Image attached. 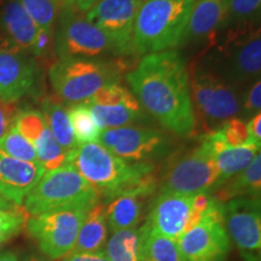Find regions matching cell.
I'll use <instances>...</instances> for the list:
<instances>
[{"label":"cell","instance_id":"6","mask_svg":"<svg viewBox=\"0 0 261 261\" xmlns=\"http://www.w3.org/2000/svg\"><path fill=\"white\" fill-rule=\"evenodd\" d=\"M190 94L196 125L200 121L204 133L217 129L242 112V99L232 83L203 64L189 69Z\"/></svg>","mask_w":261,"mask_h":261},{"label":"cell","instance_id":"18","mask_svg":"<svg viewBox=\"0 0 261 261\" xmlns=\"http://www.w3.org/2000/svg\"><path fill=\"white\" fill-rule=\"evenodd\" d=\"M227 22V0H195L181 45L208 41Z\"/></svg>","mask_w":261,"mask_h":261},{"label":"cell","instance_id":"36","mask_svg":"<svg viewBox=\"0 0 261 261\" xmlns=\"http://www.w3.org/2000/svg\"><path fill=\"white\" fill-rule=\"evenodd\" d=\"M54 29L39 28L37 37L31 47V54L35 57H44L54 48L55 37Z\"/></svg>","mask_w":261,"mask_h":261},{"label":"cell","instance_id":"19","mask_svg":"<svg viewBox=\"0 0 261 261\" xmlns=\"http://www.w3.org/2000/svg\"><path fill=\"white\" fill-rule=\"evenodd\" d=\"M150 194L142 190L127 191L104 202L107 225L112 232L138 227L143 202Z\"/></svg>","mask_w":261,"mask_h":261},{"label":"cell","instance_id":"22","mask_svg":"<svg viewBox=\"0 0 261 261\" xmlns=\"http://www.w3.org/2000/svg\"><path fill=\"white\" fill-rule=\"evenodd\" d=\"M261 194V154L259 152L248 167L225 181L212 196L215 201L224 203L238 197L260 198Z\"/></svg>","mask_w":261,"mask_h":261},{"label":"cell","instance_id":"40","mask_svg":"<svg viewBox=\"0 0 261 261\" xmlns=\"http://www.w3.org/2000/svg\"><path fill=\"white\" fill-rule=\"evenodd\" d=\"M248 132L253 143L261 144V113H257L252 116L248 122Z\"/></svg>","mask_w":261,"mask_h":261},{"label":"cell","instance_id":"34","mask_svg":"<svg viewBox=\"0 0 261 261\" xmlns=\"http://www.w3.org/2000/svg\"><path fill=\"white\" fill-rule=\"evenodd\" d=\"M218 129L220 130L228 148L256 144L250 139L249 132H248V122L240 117H232V119L227 120L220 127H218Z\"/></svg>","mask_w":261,"mask_h":261},{"label":"cell","instance_id":"21","mask_svg":"<svg viewBox=\"0 0 261 261\" xmlns=\"http://www.w3.org/2000/svg\"><path fill=\"white\" fill-rule=\"evenodd\" d=\"M90 108L99 128L109 129L130 126L145 117V112L135 94L123 100L106 104H85Z\"/></svg>","mask_w":261,"mask_h":261},{"label":"cell","instance_id":"30","mask_svg":"<svg viewBox=\"0 0 261 261\" xmlns=\"http://www.w3.org/2000/svg\"><path fill=\"white\" fill-rule=\"evenodd\" d=\"M0 151L21 161L39 163L34 146L18 132L15 125L10 127L4 137L0 139Z\"/></svg>","mask_w":261,"mask_h":261},{"label":"cell","instance_id":"26","mask_svg":"<svg viewBox=\"0 0 261 261\" xmlns=\"http://www.w3.org/2000/svg\"><path fill=\"white\" fill-rule=\"evenodd\" d=\"M260 152V144H247L236 148H225L213 155L223 184L243 172Z\"/></svg>","mask_w":261,"mask_h":261},{"label":"cell","instance_id":"25","mask_svg":"<svg viewBox=\"0 0 261 261\" xmlns=\"http://www.w3.org/2000/svg\"><path fill=\"white\" fill-rule=\"evenodd\" d=\"M142 241L140 227L117 231L107 240L104 253L110 261H143Z\"/></svg>","mask_w":261,"mask_h":261},{"label":"cell","instance_id":"14","mask_svg":"<svg viewBox=\"0 0 261 261\" xmlns=\"http://www.w3.org/2000/svg\"><path fill=\"white\" fill-rule=\"evenodd\" d=\"M142 4L139 0H97L85 18L106 33L116 55H132L133 29Z\"/></svg>","mask_w":261,"mask_h":261},{"label":"cell","instance_id":"24","mask_svg":"<svg viewBox=\"0 0 261 261\" xmlns=\"http://www.w3.org/2000/svg\"><path fill=\"white\" fill-rule=\"evenodd\" d=\"M41 114L51 135L67 154L76 148L77 143L71 128L68 110L63 104L47 98L41 103Z\"/></svg>","mask_w":261,"mask_h":261},{"label":"cell","instance_id":"7","mask_svg":"<svg viewBox=\"0 0 261 261\" xmlns=\"http://www.w3.org/2000/svg\"><path fill=\"white\" fill-rule=\"evenodd\" d=\"M122 68L98 58H65L51 65L55 92L68 104H83L107 85L117 83Z\"/></svg>","mask_w":261,"mask_h":261},{"label":"cell","instance_id":"46","mask_svg":"<svg viewBox=\"0 0 261 261\" xmlns=\"http://www.w3.org/2000/svg\"><path fill=\"white\" fill-rule=\"evenodd\" d=\"M139 2H142V3H144V2H146V0H139Z\"/></svg>","mask_w":261,"mask_h":261},{"label":"cell","instance_id":"16","mask_svg":"<svg viewBox=\"0 0 261 261\" xmlns=\"http://www.w3.org/2000/svg\"><path fill=\"white\" fill-rule=\"evenodd\" d=\"M200 221L194 214V195L161 192L150 208L145 224L156 233L178 241Z\"/></svg>","mask_w":261,"mask_h":261},{"label":"cell","instance_id":"39","mask_svg":"<svg viewBox=\"0 0 261 261\" xmlns=\"http://www.w3.org/2000/svg\"><path fill=\"white\" fill-rule=\"evenodd\" d=\"M65 261H110L104 250L94 253H70Z\"/></svg>","mask_w":261,"mask_h":261},{"label":"cell","instance_id":"12","mask_svg":"<svg viewBox=\"0 0 261 261\" xmlns=\"http://www.w3.org/2000/svg\"><path fill=\"white\" fill-rule=\"evenodd\" d=\"M223 221L230 241L244 261H260V198L238 197L221 203Z\"/></svg>","mask_w":261,"mask_h":261},{"label":"cell","instance_id":"1","mask_svg":"<svg viewBox=\"0 0 261 261\" xmlns=\"http://www.w3.org/2000/svg\"><path fill=\"white\" fill-rule=\"evenodd\" d=\"M127 83L144 112L162 127L179 137L195 135L188 65L178 51L145 55L127 74Z\"/></svg>","mask_w":261,"mask_h":261},{"label":"cell","instance_id":"5","mask_svg":"<svg viewBox=\"0 0 261 261\" xmlns=\"http://www.w3.org/2000/svg\"><path fill=\"white\" fill-rule=\"evenodd\" d=\"M100 202L99 195L73 166L64 163L46 171L23 202L28 214L39 215L48 212L86 210Z\"/></svg>","mask_w":261,"mask_h":261},{"label":"cell","instance_id":"44","mask_svg":"<svg viewBox=\"0 0 261 261\" xmlns=\"http://www.w3.org/2000/svg\"><path fill=\"white\" fill-rule=\"evenodd\" d=\"M51 2L57 6L60 11H62V10L70 8L71 2H73V0H51Z\"/></svg>","mask_w":261,"mask_h":261},{"label":"cell","instance_id":"20","mask_svg":"<svg viewBox=\"0 0 261 261\" xmlns=\"http://www.w3.org/2000/svg\"><path fill=\"white\" fill-rule=\"evenodd\" d=\"M0 27L9 40L22 51L31 50L39 31L18 0H5L0 6Z\"/></svg>","mask_w":261,"mask_h":261},{"label":"cell","instance_id":"4","mask_svg":"<svg viewBox=\"0 0 261 261\" xmlns=\"http://www.w3.org/2000/svg\"><path fill=\"white\" fill-rule=\"evenodd\" d=\"M195 0H146L137 15L132 55L168 51L181 45Z\"/></svg>","mask_w":261,"mask_h":261},{"label":"cell","instance_id":"11","mask_svg":"<svg viewBox=\"0 0 261 261\" xmlns=\"http://www.w3.org/2000/svg\"><path fill=\"white\" fill-rule=\"evenodd\" d=\"M230 242L224 226L221 203L214 198L200 223L178 240L187 261H226Z\"/></svg>","mask_w":261,"mask_h":261},{"label":"cell","instance_id":"17","mask_svg":"<svg viewBox=\"0 0 261 261\" xmlns=\"http://www.w3.org/2000/svg\"><path fill=\"white\" fill-rule=\"evenodd\" d=\"M44 173L39 163L21 161L0 151V194L17 207L23 204Z\"/></svg>","mask_w":261,"mask_h":261},{"label":"cell","instance_id":"2","mask_svg":"<svg viewBox=\"0 0 261 261\" xmlns=\"http://www.w3.org/2000/svg\"><path fill=\"white\" fill-rule=\"evenodd\" d=\"M65 163L73 166L104 202L132 190L152 194L159 185L151 162H127L99 142L77 145L68 152Z\"/></svg>","mask_w":261,"mask_h":261},{"label":"cell","instance_id":"23","mask_svg":"<svg viewBox=\"0 0 261 261\" xmlns=\"http://www.w3.org/2000/svg\"><path fill=\"white\" fill-rule=\"evenodd\" d=\"M106 204L98 202L87 212L81 224L71 253H94L104 250L108 240Z\"/></svg>","mask_w":261,"mask_h":261},{"label":"cell","instance_id":"13","mask_svg":"<svg viewBox=\"0 0 261 261\" xmlns=\"http://www.w3.org/2000/svg\"><path fill=\"white\" fill-rule=\"evenodd\" d=\"M99 143L130 163L150 162L167 150V138L155 128L142 126H125L104 129Z\"/></svg>","mask_w":261,"mask_h":261},{"label":"cell","instance_id":"3","mask_svg":"<svg viewBox=\"0 0 261 261\" xmlns=\"http://www.w3.org/2000/svg\"><path fill=\"white\" fill-rule=\"evenodd\" d=\"M207 42L214 63L207 67H214L212 69L232 84L259 80L261 34L256 21L225 24Z\"/></svg>","mask_w":261,"mask_h":261},{"label":"cell","instance_id":"10","mask_svg":"<svg viewBox=\"0 0 261 261\" xmlns=\"http://www.w3.org/2000/svg\"><path fill=\"white\" fill-rule=\"evenodd\" d=\"M87 212L70 210L33 215L25 223L27 231L45 255L50 259H61L73 252Z\"/></svg>","mask_w":261,"mask_h":261},{"label":"cell","instance_id":"45","mask_svg":"<svg viewBox=\"0 0 261 261\" xmlns=\"http://www.w3.org/2000/svg\"><path fill=\"white\" fill-rule=\"evenodd\" d=\"M24 261H45V260H42V259H40V257H38L35 255H32V256L27 257V259H25Z\"/></svg>","mask_w":261,"mask_h":261},{"label":"cell","instance_id":"15","mask_svg":"<svg viewBox=\"0 0 261 261\" xmlns=\"http://www.w3.org/2000/svg\"><path fill=\"white\" fill-rule=\"evenodd\" d=\"M38 75L35 62L8 38L0 35V99L16 103L32 93Z\"/></svg>","mask_w":261,"mask_h":261},{"label":"cell","instance_id":"32","mask_svg":"<svg viewBox=\"0 0 261 261\" xmlns=\"http://www.w3.org/2000/svg\"><path fill=\"white\" fill-rule=\"evenodd\" d=\"M14 125L32 145L47 127L41 112H38V110L18 112L15 117Z\"/></svg>","mask_w":261,"mask_h":261},{"label":"cell","instance_id":"28","mask_svg":"<svg viewBox=\"0 0 261 261\" xmlns=\"http://www.w3.org/2000/svg\"><path fill=\"white\" fill-rule=\"evenodd\" d=\"M67 110L77 145L99 142L103 130L97 125L89 107L85 104H74Z\"/></svg>","mask_w":261,"mask_h":261},{"label":"cell","instance_id":"33","mask_svg":"<svg viewBox=\"0 0 261 261\" xmlns=\"http://www.w3.org/2000/svg\"><path fill=\"white\" fill-rule=\"evenodd\" d=\"M260 8L261 0H227L226 24L256 21Z\"/></svg>","mask_w":261,"mask_h":261},{"label":"cell","instance_id":"35","mask_svg":"<svg viewBox=\"0 0 261 261\" xmlns=\"http://www.w3.org/2000/svg\"><path fill=\"white\" fill-rule=\"evenodd\" d=\"M27 223V214L21 208L15 211H0V244L21 232Z\"/></svg>","mask_w":261,"mask_h":261},{"label":"cell","instance_id":"38","mask_svg":"<svg viewBox=\"0 0 261 261\" xmlns=\"http://www.w3.org/2000/svg\"><path fill=\"white\" fill-rule=\"evenodd\" d=\"M261 108V83L260 79L254 81L253 86L248 91L246 99L242 102V110L248 115H255L260 113Z\"/></svg>","mask_w":261,"mask_h":261},{"label":"cell","instance_id":"9","mask_svg":"<svg viewBox=\"0 0 261 261\" xmlns=\"http://www.w3.org/2000/svg\"><path fill=\"white\" fill-rule=\"evenodd\" d=\"M55 50L60 60L96 58L104 54L116 55L115 46L106 33L71 8L60 11Z\"/></svg>","mask_w":261,"mask_h":261},{"label":"cell","instance_id":"27","mask_svg":"<svg viewBox=\"0 0 261 261\" xmlns=\"http://www.w3.org/2000/svg\"><path fill=\"white\" fill-rule=\"evenodd\" d=\"M143 261H187L182 256L178 241L156 233L144 223L142 227Z\"/></svg>","mask_w":261,"mask_h":261},{"label":"cell","instance_id":"43","mask_svg":"<svg viewBox=\"0 0 261 261\" xmlns=\"http://www.w3.org/2000/svg\"><path fill=\"white\" fill-rule=\"evenodd\" d=\"M0 261H19L17 254L14 252H2L0 253Z\"/></svg>","mask_w":261,"mask_h":261},{"label":"cell","instance_id":"31","mask_svg":"<svg viewBox=\"0 0 261 261\" xmlns=\"http://www.w3.org/2000/svg\"><path fill=\"white\" fill-rule=\"evenodd\" d=\"M27 14L41 29H54L60 10L51 0H18Z\"/></svg>","mask_w":261,"mask_h":261},{"label":"cell","instance_id":"42","mask_svg":"<svg viewBox=\"0 0 261 261\" xmlns=\"http://www.w3.org/2000/svg\"><path fill=\"white\" fill-rule=\"evenodd\" d=\"M19 207L10 202L8 198L4 197L2 194H0V211H15L18 210Z\"/></svg>","mask_w":261,"mask_h":261},{"label":"cell","instance_id":"29","mask_svg":"<svg viewBox=\"0 0 261 261\" xmlns=\"http://www.w3.org/2000/svg\"><path fill=\"white\" fill-rule=\"evenodd\" d=\"M33 146L37 152L39 165L45 169V172L61 167L67 161V152L58 144L47 127L35 140Z\"/></svg>","mask_w":261,"mask_h":261},{"label":"cell","instance_id":"41","mask_svg":"<svg viewBox=\"0 0 261 261\" xmlns=\"http://www.w3.org/2000/svg\"><path fill=\"white\" fill-rule=\"evenodd\" d=\"M97 0H73L70 8L77 14L85 15L92 6L96 4Z\"/></svg>","mask_w":261,"mask_h":261},{"label":"cell","instance_id":"37","mask_svg":"<svg viewBox=\"0 0 261 261\" xmlns=\"http://www.w3.org/2000/svg\"><path fill=\"white\" fill-rule=\"evenodd\" d=\"M18 109L15 102H6L0 99V139L4 137L10 127L14 125Z\"/></svg>","mask_w":261,"mask_h":261},{"label":"cell","instance_id":"8","mask_svg":"<svg viewBox=\"0 0 261 261\" xmlns=\"http://www.w3.org/2000/svg\"><path fill=\"white\" fill-rule=\"evenodd\" d=\"M161 192L212 195L223 185L213 156L201 144L169 160L159 180Z\"/></svg>","mask_w":261,"mask_h":261}]
</instances>
